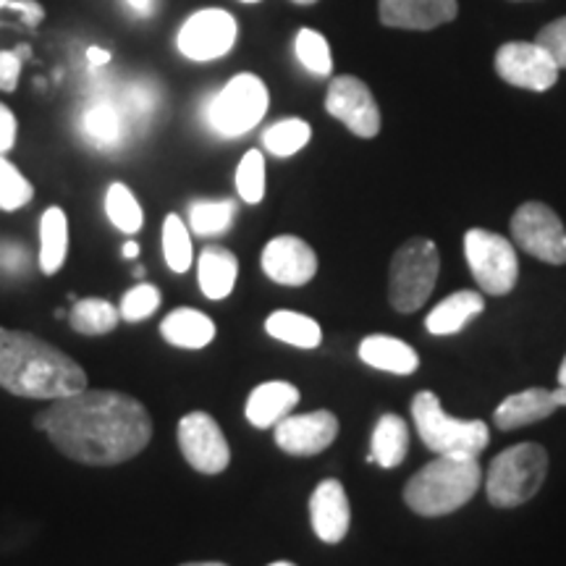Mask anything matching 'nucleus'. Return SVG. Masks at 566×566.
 Listing matches in <instances>:
<instances>
[{"label":"nucleus","instance_id":"f257e3e1","mask_svg":"<svg viewBox=\"0 0 566 566\" xmlns=\"http://www.w3.org/2000/svg\"><path fill=\"white\" fill-rule=\"evenodd\" d=\"M55 449L76 462L111 467L129 462L153 438L145 405L118 391H84L55 399L34 417Z\"/></svg>","mask_w":566,"mask_h":566},{"label":"nucleus","instance_id":"f03ea898","mask_svg":"<svg viewBox=\"0 0 566 566\" xmlns=\"http://www.w3.org/2000/svg\"><path fill=\"white\" fill-rule=\"evenodd\" d=\"M0 388L27 399H63L87 388L80 363L24 331L0 328Z\"/></svg>","mask_w":566,"mask_h":566},{"label":"nucleus","instance_id":"7ed1b4c3","mask_svg":"<svg viewBox=\"0 0 566 566\" xmlns=\"http://www.w3.org/2000/svg\"><path fill=\"white\" fill-rule=\"evenodd\" d=\"M478 457L436 454L405 485V501L420 516H443L470 504L480 488Z\"/></svg>","mask_w":566,"mask_h":566},{"label":"nucleus","instance_id":"20e7f679","mask_svg":"<svg viewBox=\"0 0 566 566\" xmlns=\"http://www.w3.org/2000/svg\"><path fill=\"white\" fill-rule=\"evenodd\" d=\"M548 475V454L541 443H516L488 467L485 493L495 509H514L541 491Z\"/></svg>","mask_w":566,"mask_h":566},{"label":"nucleus","instance_id":"39448f33","mask_svg":"<svg viewBox=\"0 0 566 566\" xmlns=\"http://www.w3.org/2000/svg\"><path fill=\"white\" fill-rule=\"evenodd\" d=\"M412 420L422 443L433 454L480 457L491 441V430L483 420H459L441 407L433 391H420L412 399Z\"/></svg>","mask_w":566,"mask_h":566},{"label":"nucleus","instance_id":"423d86ee","mask_svg":"<svg viewBox=\"0 0 566 566\" xmlns=\"http://www.w3.org/2000/svg\"><path fill=\"white\" fill-rule=\"evenodd\" d=\"M441 258L438 247L424 237L409 239L396 250L391 260V279H388V300L399 313H417L433 294Z\"/></svg>","mask_w":566,"mask_h":566},{"label":"nucleus","instance_id":"0eeeda50","mask_svg":"<svg viewBox=\"0 0 566 566\" xmlns=\"http://www.w3.org/2000/svg\"><path fill=\"white\" fill-rule=\"evenodd\" d=\"M268 87L254 74H239L208 103L205 118L218 137L237 139L254 129L268 113Z\"/></svg>","mask_w":566,"mask_h":566},{"label":"nucleus","instance_id":"6e6552de","mask_svg":"<svg viewBox=\"0 0 566 566\" xmlns=\"http://www.w3.org/2000/svg\"><path fill=\"white\" fill-rule=\"evenodd\" d=\"M464 254L472 279L491 296H504L516 286L520 279V260L514 244L499 233L472 229L464 237Z\"/></svg>","mask_w":566,"mask_h":566},{"label":"nucleus","instance_id":"1a4fd4ad","mask_svg":"<svg viewBox=\"0 0 566 566\" xmlns=\"http://www.w3.org/2000/svg\"><path fill=\"white\" fill-rule=\"evenodd\" d=\"M512 237L516 247L548 265L566 263V229L562 218L548 205L525 202L512 218Z\"/></svg>","mask_w":566,"mask_h":566},{"label":"nucleus","instance_id":"9d476101","mask_svg":"<svg viewBox=\"0 0 566 566\" xmlns=\"http://www.w3.org/2000/svg\"><path fill=\"white\" fill-rule=\"evenodd\" d=\"M233 42H237V21L229 11L221 9L197 11L195 17L184 21L179 38H176L184 59L197 63L223 59L226 53H231Z\"/></svg>","mask_w":566,"mask_h":566},{"label":"nucleus","instance_id":"9b49d317","mask_svg":"<svg viewBox=\"0 0 566 566\" xmlns=\"http://www.w3.org/2000/svg\"><path fill=\"white\" fill-rule=\"evenodd\" d=\"M179 449L184 459L202 475H221L231 462V449L221 424L208 412L184 415L179 420Z\"/></svg>","mask_w":566,"mask_h":566},{"label":"nucleus","instance_id":"f8f14e48","mask_svg":"<svg viewBox=\"0 0 566 566\" xmlns=\"http://www.w3.org/2000/svg\"><path fill=\"white\" fill-rule=\"evenodd\" d=\"M495 71L514 87L546 92L556 84L558 69L551 53L537 42H506L495 53Z\"/></svg>","mask_w":566,"mask_h":566},{"label":"nucleus","instance_id":"ddd939ff","mask_svg":"<svg viewBox=\"0 0 566 566\" xmlns=\"http://www.w3.org/2000/svg\"><path fill=\"white\" fill-rule=\"evenodd\" d=\"M325 111L338 118L346 129L363 139L378 137L380 111L373 92L357 76H336L325 95Z\"/></svg>","mask_w":566,"mask_h":566},{"label":"nucleus","instance_id":"4468645a","mask_svg":"<svg viewBox=\"0 0 566 566\" xmlns=\"http://www.w3.org/2000/svg\"><path fill=\"white\" fill-rule=\"evenodd\" d=\"M338 436V420L328 409L307 415H289L275 424V446L292 457H315Z\"/></svg>","mask_w":566,"mask_h":566},{"label":"nucleus","instance_id":"2eb2a0df","mask_svg":"<svg viewBox=\"0 0 566 566\" xmlns=\"http://www.w3.org/2000/svg\"><path fill=\"white\" fill-rule=\"evenodd\" d=\"M260 263H263L268 279L281 286H304L317 273V254L313 247L300 237H289V233L265 244Z\"/></svg>","mask_w":566,"mask_h":566},{"label":"nucleus","instance_id":"dca6fc26","mask_svg":"<svg viewBox=\"0 0 566 566\" xmlns=\"http://www.w3.org/2000/svg\"><path fill=\"white\" fill-rule=\"evenodd\" d=\"M310 520L323 543H342L352 525V506L338 480H323L310 499Z\"/></svg>","mask_w":566,"mask_h":566},{"label":"nucleus","instance_id":"f3484780","mask_svg":"<svg viewBox=\"0 0 566 566\" xmlns=\"http://www.w3.org/2000/svg\"><path fill=\"white\" fill-rule=\"evenodd\" d=\"M380 21L396 30H436L457 17V0H380Z\"/></svg>","mask_w":566,"mask_h":566},{"label":"nucleus","instance_id":"a211bd4d","mask_svg":"<svg viewBox=\"0 0 566 566\" xmlns=\"http://www.w3.org/2000/svg\"><path fill=\"white\" fill-rule=\"evenodd\" d=\"M556 409L558 401L554 388H527V391H520L501 401L493 412V422L501 430H516L546 420Z\"/></svg>","mask_w":566,"mask_h":566},{"label":"nucleus","instance_id":"6ab92c4d","mask_svg":"<svg viewBox=\"0 0 566 566\" xmlns=\"http://www.w3.org/2000/svg\"><path fill=\"white\" fill-rule=\"evenodd\" d=\"M300 405V391L286 380H268V384H260L247 399L244 415L254 428L265 430L275 428L283 417L294 412V407Z\"/></svg>","mask_w":566,"mask_h":566},{"label":"nucleus","instance_id":"aec40b11","mask_svg":"<svg viewBox=\"0 0 566 566\" xmlns=\"http://www.w3.org/2000/svg\"><path fill=\"white\" fill-rule=\"evenodd\" d=\"M197 279H200L202 294L212 302H221L233 292L239 279L237 254L226 247H205L197 263Z\"/></svg>","mask_w":566,"mask_h":566},{"label":"nucleus","instance_id":"412c9836","mask_svg":"<svg viewBox=\"0 0 566 566\" xmlns=\"http://www.w3.org/2000/svg\"><path fill=\"white\" fill-rule=\"evenodd\" d=\"M485 300L480 292H457L438 304L433 313L424 321V328L433 336H451L467 328L478 315H483Z\"/></svg>","mask_w":566,"mask_h":566},{"label":"nucleus","instance_id":"4be33fe9","mask_svg":"<svg viewBox=\"0 0 566 566\" xmlns=\"http://www.w3.org/2000/svg\"><path fill=\"white\" fill-rule=\"evenodd\" d=\"M359 359L375 370L394 375H412L420 367V357L407 342L394 336H367L359 344Z\"/></svg>","mask_w":566,"mask_h":566},{"label":"nucleus","instance_id":"5701e85b","mask_svg":"<svg viewBox=\"0 0 566 566\" xmlns=\"http://www.w3.org/2000/svg\"><path fill=\"white\" fill-rule=\"evenodd\" d=\"M160 336L179 349H205L216 338V323L200 310L179 307L160 323Z\"/></svg>","mask_w":566,"mask_h":566},{"label":"nucleus","instance_id":"b1692460","mask_svg":"<svg viewBox=\"0 0 566 566\" xmlns=\"http://www.w3.org/2000/svg\"><path fill=\"white\" fill-rule=\"evenodd\" d=\"M409 451V428L399 415H384L375 424L370 454L367 462L384 467V470H394L407 459Z\"/></svg>","mask_w":566,"mask_h":566},{"label":"nucleus","instance_id":"393cba45","mask_svg":"<svg viewBox=\"0 0 566 566\" xmlns=\"http://www.w3.org/2000/svg\"><path fill=\"white\" fill-rule=\"evenodd\" d=\"M69 221L61 208H48L40 221V268L45 275H55L66 263Z\"/></svg>","mask_w":566,"mask_h":566},{"label":"nucleus","instance_id":"a878e982","mask_svg":"<svg viewBox=\"0 0 566 566\" xmlns=\"http://www.w3.org/2000/svg\"><path fill=\"white\" fill-rule=\"evenodd\" d=\"M265 331L273 338H279V342L300 346V349H317L323 342V331L317 321L307 315L292 313V310H279V313L268 315Z\"/></svg>","mask_w":566,"mask_h":566},{"label":"nucleus","instance_id":"bb28decb","mask_svg":"<svg viewBox=\"0 0 566 566\" xmlns=\"http://www.w3.org/2000/svg\"><path fill=\"white\" fill-rule=\"evenodd\" d=\"M118 321H122L118 307H113V304L105 300H97V296H90V300H76L74 304H71L69 323H71V328L82 336L111 334V331L118 325Z\"/></svg>","mask_w":566,"mask_h":566},{"label":"nucleus","instance_id":"cd10ccee","mask_svg":"<svg viewBox=\"0 0 566 566\" xmlns=\"http://www.w3.org/2000/svg\"><path fill=\"white\" fill-rule=\"evenodd\" d=\"M82 132L95 147H116L124 137V116L111 101L90 105L82 116Z\"/></svg>","mask_w":566,"mask_h":566},{"label":"nucleus","instance_id":"c85d7f7f","mask_svg":"<svg viewBox=\"0 0 566 566\" xmlns=\"http://www.w3.org/2000/svg\"><path fill=\"white\" fill-rule=\"evenodd\" d=\"M237 218V202L233 200H197L189 205V229L197 237H218L229 231Z\"/></svg>","mask_w":566,"mask_h":566},{"label":"nucleus","instance_id":"c756f323","mask_svg":"<svg viewBox=\"0 0 566 566\" xmlns=\"http://www.w3.org/2000/svg\"><path fill=\"white\" fill-rule=\"evenodd\" d=\"M105 216L108 221L124 233H137L145 223V212L137 197L132 195V189L126 184H111L108 192H105Z\"/></svg>","mask_w":566,"mask_h":566},{"label":"nucleus","instance_id":"7c9ffc66","mask_svg":"<svg viewBox=\"0 0 566 566\" xmlns=\"http://www.w3.org/2000/svg\"><path fill=\"white\" fill-rule=\"evenodd\" d=\"M310 137H313V129H310L307 122H302V118H283V122L268 126L263 132V145L275 158H289V155L300 153Z\"/></svg>","mask_w":566,"mask_h":566},{"label":"nucleus","instance_id":"2f4dec72","mask_svg":"<svg viewBox=\"0 0 566 566\" xmlns=\"http://www.w3.org/2000/svg\"><path fill=\"white\" fill-rule=\"evenodd\" d=\"M163 252L174 273H187L192 265V239H189L187 223L174 212L163 223Z\"/></svg>","mask_w":566,"mask_h":566},{"label":"nucleus","instance_id":"473e14b6","mask_svg":"<svg viewBox=\"0 0 566 566\" xmlns=\"http://www.w3.org/2000/svg\"><path fill=\"white\" fill-rule=\"evenodd\" d=\"M296 59L310 74L315 76H328L334 69V59H331V48L321 32L315 30H300L294 40Z\"/></svg>","mask_w":566,"mask_h":566},{"label":"nucleus","instance_id":"72a5a7b5","mask_svg":"<svg viewBox=\"0 0 566 566\" xmlns=\"http://www.w3.org/2000/svg\"><path fill=\"white\" fill-rule=\"evenodd\" d=\"M237 192L244 202L258 205L265 197V158L260 150H250L237 168Z\"/></svg>","mask_w":566,"mask_h":566},{"label":"nucleus","instance_id":"f704fd0d","mask_svg":"<svg viewBox=\"0 0 566 566\" xmlns=\"http://www.w3.org/2000/svg\"><path fill=\"white\" fill-rule=\"evenodd\" d=\"M32 197V184L24 179V174H21L13 163H9L0 155V210L11 212L24 208V205H30Z\"/></svg>","mask_w":566,"mask_h":566},{"label":"nucleus","instance_id":"c9c22d12","mask_svg":"<svg viewBox=\"0 0 566 566\" xmlns=\"http://www.w3.org/2000/svg\"><path fill=\"white\" fill-rule=\"evenodd\" d=\"M158 307H160L158 289H155L153 283H139V286H134L124 294L118 313H122L124 321L139 323V321H145V317H150Z\"/></svg>","mask_w":566,"mask_h":566},{"label":"nucleus","instance_id":"e433bc0d","mask_svg":"<svg viewBox=\"0 0 566 566\" xmlns=\"http://www.w3.org/2000/svg\"><path fill=\"white\" fill-rule=\"evenodd\" d=\"M535 42L546 48L558 69H566V17L551 21L548 27H543Z\"/></svg>","mask_w":566,"mask_h":566},{"label":"nucleus","instance_id":"4c0bfd02","mask_svg":"<svg viewBox=\"0 0 566 566\" xmlns=\"http://www.w3.org/2000/svg\"><path fill=\"white\" fill-rule=\"evenodd\" d=\"M21 74V53L19 51H0V90L13 92Z\"/></svg>","mask_w":566,"mask_h":566},{"label":"nucleus","instance_id":"58836bf2","mask_svg":"<svg viewBox=\"0 0 566 566\" xmlns=\"http://www.w3.org/2000/svg\"><path fill=\"white\" fill-rule=\"evenodd\" d=\"M155 103H158V97H155V92L150 87H145V84H137V87L126 90L124 95L126 111H132L134 116H145V113H150L155 108Z\"/></svg>","mask_w":566,"mask_h":566},{"label":"nucleus","instance_id":"ea45409f","mask_svg":"<svg viewBox=\"0 0 566 566\" xmlns=\"http://www.w3.org/2000/svg\"><path fill=\"white\" fill-rule=\"evenodd\" d=\"M0 11H17V13H21L24 24H30V27H38L40 21H42V17H45L42 6L34 3V0H0Z\"/></svg>","mask_w":566,"mask_h":566},{"label":"nucleus","instance_id":"a19ab883","mask_svg":"<svg viewBox=\"0 0 566 566\" xmlns=\"http://www.w3.org/2000/svg\"><path fill=\"white\" fill-rule=\"evenodd\" d=\"M17 132H19L17 116H13L9 105L0 103V155L11 150L13 142H17Z\"/></svg>","mask_w":566,"mask_h":566},{"label":"nucleus","instance_id":"79ce46f5","mask_svg":"<svg viewBox=\"0 0 566 566\" xmlns=\"http://www.w3.org/2000/svg\"><path fill=\"white\" fill-rule=\"evenodd\" d=\"M27 265V250L19 244H3L0 247V268H6V271L17 273V271H24Z\"/></svg>","mask_w":566,"mask_h":566},{"label":"nucleus","instance_id":"37998d69","mask_svg":"<svg viewBox=\"0 0 566 566\" xmlns=\"http://www.w3.org/2000/svg\"><path fill=\"white\" fill-rule=\"evenodd\" d=\"M87 61H90V66L103 69L105 63H111V53L103 51V48H87Z\"/></svg>","mask_w":566,"mask_h":566},{"label":"nucleus","instance_id":"c03bdc74","mask_svg":"<svg viewBox=\"0 0 566 566\" xmlns=\"http://www.w3.org/2000/svg\"><path fill=\"white\" fill-rule=\"evenodd\" d=\"M554 396L558 401V407H566V357L562 367H558V386L554 388Z\"/></svg>","mask_w":566,"mask_h":566},{"label":"nucleus","instance_id":"a18cd8bd","mask_svg":"<svg viewBox=\"0 0 566 566\" xmlns=\"http://www.w3.org/2000/svg\"><path fill=\"white\" fill-rule=\"evenodd\" d=\"M126 3H129L137 13H150L153 6H155V0H126Z\"/></svg>","mask_w":566,"mask_h":566},{"label":"nucleus","instance_id":"49530a36","mask_svg":"<svg viewBox=\"0 0 566 566\" xmlns=\"http://www.w3.org/2000/svg\"><path fill=\"white\" fill-rule=\"evenodd\" d=\"M122 252H124L126 260H134V258H137V254H139V244H137V242H126Z\"/></svg>","mask_w":566,"mask_h":566},{"label":"nucleus","instance_id":"de8ad7c7","mask_svg":"<svg viewBox=\"0 0 566 566\" xmlns=\"http://www.w3.org/2000/svg\"><path fill=\"white\" fill-rule=\"evenodd\" d=\"M181 566H226V564H218V562H197V564H181Z\"/></svg>","mask_w":566,"mask_h":566},{"label":"nucleus","instance_id":"09e8293b","mask_svg":"<svg viewBox=\"0 0 566 566\" xmlns=\"http://www.w3.org/2000/svg\"><path fill=\"white\" fill-rule=\"evenodd\" d=\"M134 275H137V279H142V275H145V268H142V265L134 268Z\"/></svg>","mask_w":566,"mask_h":566},{"label":"nucleus","instance_id":"8fccbe9b","mask_svg":"<svg viewBox=\"0 0 566 566\" xmlns=\"http://www.w3.org/2000/svg\"><path fill=\"white\" fill-rule=\"evenodd\" d=\"M294 3H300V6H310V3H317V0H294Z\"/></svg>","mask_w":566,"mask_h":566},{"label":"nucleus","instance_id":"3c124183","mask_svg":"<svg viewBox=\"0 0 566 566\" xmlns=\"http://www.w3.org/2000/svg\"><path fill=\"white\" fill-rule=\"evenodd\" d=\"M271 566H296V564H289V562H275V564H271Z\"/></svg>","mask_w":566,"mask_h":566},{"label":"nucleus","instance_id":"603ef678","mask_svg":"<svg viewBox=\"0 0 566 566\" xmlns=\"http://www.w3.org/2000/svg\"><path fill=\"white\" fill-rule=\"evenodd\" d=\"M242 3H260V0H242Z\"/></svg>","mask_w":566,"mask_h":566}]
</instances>
